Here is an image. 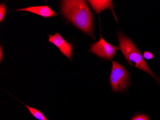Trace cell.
Listing matches in <instances>:
<instances>
[{
	"label": "cell",
	"instance_id": "cell-4",
	"mask_svg": "<svg viewBox=\"0 0 160 120\" xmlns=\"http://www.w3.org/2000/svg\"><path fill=\"white\" fill-rule=\"evenodd\" d=\"M118 50V47L112 45L101 37L98 41L92 45L90 51L100 57L111 60Z\"/></svg>",
	"mask_w": 160,
	"mask_h": 120
},
{
	"label": "cell",
	"instance_id": "cell-8",
	"mask_svg": "<svg viewBox=\"0 0 160 120\" xmlns=\"http://www.w3.org/2000/svg\"><path fill=\"white\" fill-rule=\"evenodd\" d=\"M22 103L24 104L27 107V109L30 112V113L36 119L38 120H48L47 118L46 117V116L44 115V114L42 113V112H40L39 110L36 109V108L28 106V105L23 103Z\"/></svg>",
	"mask_w": 160,
	"mask_h": 120
},
{
	"label": "cell",
	"instance_id": "cell-3",
	"mask_svg": "<svg viewBox=\"0 0 160 120\" xmlns=\"http://www.w3.org/2000/svg\"><path fill=\"white\" fill-rule=\"evenodd\" d=\"M110 83L114 93L126 91L130 85L128 71L122 65L115 61L113 62Z\"/></svg>",
	"mask_w": 160,
	"mask_h": 120
},
{
	"label": "cell",
	"instance_id": "cell-2",
	"mask_svg": "<svg viewBox=\"0 0 160 120\" xmlns=\"http://www.w3.org/2000/svg\"><path fill=\"white\" fill-rule=\"evenodd\" d=\"M119 46L118 47L123 53L126 60L130 65L139 68L153 77L157 83L160 84V81L156 75L151 71L145 60L140 50L135 45L132 39L128 38L122 33H118Z\"/></svg>",
	"mask_w": 160,
	"mask_h": 120
},
{
	"label": "cell",
	"instance_id": "cell-9",
	"mask_svg": "<svg viewBox=\"0 0 160 120\" xmlns=\"http://www.w3.org/2000/svg\"><path fill=\"white\" fill-rule=\"evenodd\" d=\"M6 13V8L4 3L0 4V22L3 21Z\"/></svg>",
	"mask_w": 160,
	"mask_h": 120
},
{
	"label": "cell",
	"instance_id": "cell-12",
	"mask_svg": "<svg viewBox=\"0 0 160 120\" xmlns=\"http://www.w3.org/2000/svg\"><path fill=\"white\" fill-rule=\"evenodd\" d=\"M0 49H1V51H0V55H1V62L2 60V52H3V51H2V47L1 46V48H0Z\"/></svg>",
	"mask_w": 160,
	"mask_h": 120
},
{
	"label": "cell",
	"instance_id": "cell-10",
	"mask_svg": "<svg viewBox=\"0 0 160 120\" xmlns=\"http://www.w3.org/2000/svg\"><path fill=\"white\" fill-rule=\"evenodd\" d=\"M131 120H150V119L146 114L139 113L135 115Z\"/></svg>",
	"mask_w": 160,
	"mask_h": 120
},
{
	"label": "cell",
	"instance_id": "cell-5",
	"mask_svg": "<svg viewBox=\"0 0 160 120\" xmlns=\"http://www.w3.org/2000/svg\"><path fill=\"white\" fill-rule=\"evenodd\" d=\"M48 40L53 43L58 48L62 54L71 59L72 51V43H68L63 38L59 33H55L54 35L49 34Z\"/></svg>",
	"mask_w": 160,
	"mask_h": 120
},
{
	"label": "cell",
	"instance_id": "cell-6",
	"mask_svg": "<svg viewBox=\"0 0 160 120\" xmlns=\"http://www.w3.org/2000/svg\"><path fill=\"white\" fill-rule=\"evenodd\" d=\"M16 11H28L35 14H38L45 18H52L55 17L58 15V13L54 12L50 7L48 5L44 6H30L25 8L18 9Z\"/></svg>",
	"mask_w": 160,
	"mask_h": 120
},
{
	"label": "cell",
	"instance_id": "cell-1",
	"mask_svg": "<svg viewBox=\"0 0 160 120\" xmlns=\"http://www.w3.org/2000/svg\"><path fill=\"white\" fill-rule=\"evenodd\" d=\"M61 12L65 18L82 32L94 39L93 19L85 1L68 0L61 3Z\"/></svg>",
	"mask_w": 160,
	"mask_h": 120
},
{
	"label": "cell",
	"instance_id": "cell-7",
	"mask_svg": "<svg viewBox=\"0 0 160 120\" xmlns=\"http://www.w3.org/2000/svg\"><path fill=\"white\" fill-rule=\"evenodd\" d=\"M92 7L94 12L99 13L101 11L109 9L113 13L115 18L117 20L114 11V5L112 1H88Z\"/></svg>",
	"mask_w": 160,
	"mask_h": 120
},
{
	"label": "cell",
	"instance_id": "cell-11",
	"mask_svg": "<svg viewBox=\"0 0 160 120\" xmlns=\"http://www.w3.org/2000/svg\"><path fill=\"white\" fill-rule=\"evenodd\" d=\"M144 58L146 59L147 60H151L154 57V56L152 52L149 51H145L143 55Z\"/></svg>",
	"mask_w": 160,
	"mask_h": 120
}]
</instances>
